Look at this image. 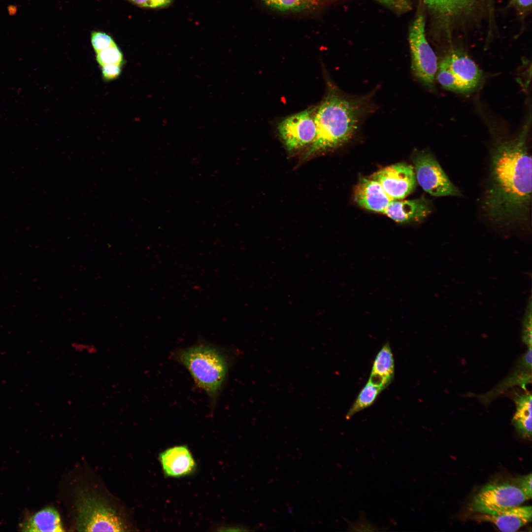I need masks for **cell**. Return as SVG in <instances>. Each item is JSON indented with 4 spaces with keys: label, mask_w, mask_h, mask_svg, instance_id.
<instances>
[{
    "label": "cell",
    "mask_w": 532,
    "mask_h": 532,
    "mask_svg": "<svg viewBox=\"0 0 532 532\" xmlns=\"http://www.w3.org/2000/svg\"><path fill=\"white\" fill-rule=\"evenodd\" d=\"M438 17L450 19L469 12L474 0H421Z\"/></svg>",
    "instance_id": "obj_20"
},
{
    "label": "cell",
    "mask_w": 532,
    "mask_h": 532,
    "mask_svg": "<svg viewBox=\"0 0 532 532\" xmlns=\"http://www.w3.org/2000/svg\"><path fill=\"white\" fill-rule=\"evenodd\" d=\"M381 3L398 10H406L409 8L407 0H377Z\"/></svg>",
    "instance_id": "obj_29"
},
{
    "label": "cell",
    "mask_w": 532,
    "mask_h": 532,
    "mask_svg": "<svg viewBox=\"0 0 532 532\" xmlns=\"http://www.w3.org/2000/svg\"><path fill=\"white\" fill-rule=\"evenodd\" d=\"M435 77L439 83L445 89L463 93L459 82L450 70L447 63L444 58L438 65Z\"/></svg>",
    "instance_id": "obj_22"
},
{
    "label": "cell",
    "mask_w": 532,
    "mask_h": 532,
    "mask_svg": "<svg viewBox=\"0 0 532 532\" xmlns=\"http://www.w3.org/2000/svg\"><path fill=\"white\" fill-rule=\"evenodd\" d=\"M96 54V60L100 66L109 64L123 65V55L116 44Z\"/></svg>",
    "instance_id": "obj_23"
},
{
    "label": "cell",
    "mask_w": 532,
    "mask_h": 532,
    "mask_svg": "<svg viewBox=\"0 0 532 532\" xmlns=\"http://www.w3.org/2000/svg\"><path fill=\"white\" fill-rule=\"evenodd\" d=\"M315 111L313 109L305 110L279 123L280 137L288 151L298 150L314 141L317 133Z\"/></svg>",
    "instance_id": "obj_8"
},
{
    "label": "cell",
    "mask_w": 532,
    "mask_h": 532,
    "mask_svg": "<svg viewBox=\"0 0 532 532\" xmlns=\"http://www.w3.org/2000/svg\"><path fill=\"white\" fill-rule=\"evenodd\" d=\"M91 41L96 53L116 44L109 34L97 31L91 33Z\"/></svg>",
    "instance_id": "obj_24"
},
{
    "label": "cell",
    "mask_w": 532,
    "mask_h": 532,
    "mask_svg": "<svg viewBox=\"0 0 532 532\" xmlns=\"http://www.w3.org/2000/svg\"><path fill=\"white\" fill-rule=\"evenodd\" d=\"M532 382V349L528 348L527 351L519 360L515 370L508 377L505 379L499 386L488 394L483 395L481 399L484 402L491 396H496L502 393L506 388L514 385L520 386L527 391L526 386Z\"/></svg>",
    "instance_id": "obj_17"
},
{
    "label": "cell",
    "mask_w": 532,
    "mask_h": 532,
    "mask_svg": "<svg viewBox=\"0 0 532 532\" xmlns=\"http://www.w3.org/2000/svg\"><path fill=\"white\" fill-rule=\"evenodd\" d=\"M355 199L362 207L383 213L393 200L381 185L371 178H363L359 182L355 191Z\"/></svg>",
    "instance_id": "obj_13"
},
{
    "label": "cell",
    "mask_w": 532,
    "mask_h": 532,
    "mask_svg": "<svg viewBox=\"0 0 532 532\" xmlns=\"http://www.w3.org/2000/svg\"><path fill=\"white\" fill-rule=\"evenodd\" d=\"M393 200L402 199L410 194L416 186V176L413 167L404 163H398L386 167L372 176Z\"/></svg>",
    "instance_id": "obj_9"
},
{
    "label": "cell",
    "mask_w": 532,
    "mask_h": 532,
    "mask_svg": "<svg viewBox=\"0 0 532 532\" xmlns=\"http://www.w3.org/2000/svg\"><path fill=\"white\" fill-rule=\"evenodd\" d=\"M532 400L531 393L527 391L514 399L516 409L512 424L518 433L527 439L532 437Z\"/></svg>",
    "instance_id": "obj_19"
},
{
    "label": "cell",
    "mask_w": 532,
    "mask_h": 532,
    "mask_svg": "<svg viewBox=\"0 0 532 532\" xmlns=\"http://www.w3.org/2000/svg\"><path fill=\"white\" fill-rule=\"evenodd\" d=\"M425 27V18L419 15L410 28L408 40L411 68L420 82L432 88L434 85L438 64L436 56L426 38Z\"/></svg>",
    "instance_id": "obj_5"
},
{
    "label": "cell",
    "mask_w": 532,
    "mask_h": 532,
    "mask_svg": "<svg viewBox=\"0 0 532 532\" xmlns=\"http://www.w3.org/2000/svg\"><path fill=\"white\" fill-rule=\"evenodd\" d=\"M413 163L418 182L425 191L434 197L462 196L429 151L417 152Z\"/></svg>",
    "instance_id": "obj_7"
},
{
    "label": "cell",
    "mask_w": 532,
    "mask_h": 532,
    "mask_svg": "<svg viewBox=\"0 0 532 532\" xmlns=\"http://www.w3.org/2000/svg\"><path fill=\"white\" fill-rule=\"evenodd\" d=\"M528 498L518 486L509 483H492L482 487L470 503L471 511L494 515L520 505Z\"/></svg>",
    "instance_id": "obj_6"
},
{
    "label": "cell",
    "mask_w": 532,
    "mask_h": 532,
    "mask_svg": "<svg viewBox=\"0 0 532 532\" xmlns=\"http://www.w3.org/2000/svg\"><path fill=\"white\" fill-rule=\"evenodd\" d=\"M131 3L142 8H148L149 0H128Z\"/></svg>",
    "instance_id": "obj_32"
},
{
    "label": "cell",
    "mask_w": 532,
    "mask_h": 532,
    "mask_svg": "<svg viewBox=\"0 0 532 532\" xmlns=\"http://www.w3.org/2000/svg\"><path fill=\"white\" fill-rule=\"evenodd\" d=\"M173 0H149L148 8H163L169 6Z\"/></svg>",
    "instance_id": "obj_30"
},
{
    "label": "cell",
    "mask_w": 532,
    "mask_h": 532,
    "mask_svg": "<svg viewBox=\"0 0 532 532\" xmlns=\"http://www.w3.org/2000/svg\"><path fill=\"white\" fill-rule=\"evenodd\" d=\"M444 59L459 82L463 93L472 91L480 84L482 73L475 63L465 53L453 51Z\"/></svg>",
    "instance_id": "obj_11"
},
{
    "label": "cell",
    "mask_w": 532,
    "mask_h": 532,
    "mask_svg": "<svg viewBox=\"0 0 532 532\" xmlns=\"http://www.w3.org/2000/svg\"><path fill=\"white\" fill-rule=\"evenodd\" d=\"M70 346L74 351L78 353L95 355L98 352V348L95 345L83 342H72L70 344Z\"/></svg>",
    "instance_id": "obj_27"
},
{
    "label": "cell",
    "mask_w": 532,
    "mask_h": 532,
    "mask_svg": "<svg viewBox=\"0 0 532 532\" xmlns=\"http://www.w3.org/2000/svg\"><path fill=\"white\" fill-rule=\"evenodd\" d=\"M103 79L110 81L117 78L122 71V65L109 64L100 66Z\"/></svg>",
    "instance_id": "obj_26"
},
{
    "label": "cell",
    "mask_w": 532,
    "mask_h": 532,
    "mask_svg": "<svg viewBox=\"0 0 532 532\" xmlns=\"http://www.w3.org/2000/svg\"><path fill=\"white\" fill-rule=\"evenodd\" d=\"M24 532L64 531L61 519L57 510L48 506L29 516L21 524Z\"/></svg>",
    "instance_id": "obj_16"
},
{
    "label": "cell",
    "mask_w": 532,
    "mask_h": 532,
    "mask_svg": "<svg viewBox=\"0 0 532 532\" xmlns=\"http://www.w3.org/2000/svg\"><path fill=\"white\" fill-rule=\"evenodd\" d=\"M432 209L431 201L421 197L412 200H393L383 213L398 222H417L428 216Z\"/></svg>",
    "instance_id": "obj_12"
},
{
    "label": "cell",
    "mask_w": 532,
    "mask_h": 532,
    "mask_svg": "<svg viewBox=\"0 0 532 532\" xmlns=\"http://www.w3.org/2000/svg\"><path fill=\"white\" fill-rule=\"evenodd\" d=\"M530 121L511 138L496 140L482 207L493 224L511 227L529 221L532 200V158L528 139Z\"/></svg>",
    "instance_id": "obj_1"
},
{
    "label": "cell",
    "mask_w": 532,
    "mask_h": 532,
    "mask_svg": "<svg viewBox=\"0 0 532 532\" xmlns=\"http://www.w3.org/2000/svg\"><path fill=\"white\" fill-rule=\"evenodd\" d=\"M382 391L379 387L367 381L347 412L346 419H350L357 413L372 405Z\"/></svg>",
    "instance_id": "obj_21"
},
{
    "label": "cell",
    "mask_w": 532,
    "mask_h": 532,
    "mask_svg": "<svg viewBox=\"0 0 532 532\" xmlns=\"http://www.w3.org/2000/svg\"><path fill=\"white\" fill-rule=\"evenodd\" d=\"M368 99L367 96L352 97L335 87H330L327 95L315 110L316 136L306 157L335 148L350 140L370 110Z\"/></svg>",
    "instance_id": "obj_2"
},
{
    "label": "cell",
    "mask_w": 532,
    "mask_h": 532,
    "mask_svg": "<svg viewBox=\"0 0 532 532\" xmlns=\"http://www.w3.org/2000/svg\"><path fill=\"white\" fill-rule=\"evenodd\" d=\"M348 523V529L350 531H378L377 527L370 522L364 515V513H362L360 517L356 522Z\"/></svg>",
    "instance_id": "obj_25"
},
{
    "label": "cell",
    "mask_w": 532,
    "mask_h": 532,
    "mask_svg": "<svg viewBox=\"0 0 532 532\" xmlns=\"http://www.w3.org/2000/svg\"><path fill=\"white\" fill-rule=\"evenodd\" d=\"M173 357L189 371L197 386L208 395L212 406H215L230 367L228 355L221 348L203 343L178 349Z\"/></svg>",
    "instance_id": "obj_3"
},
{
    "label": "cell",
    "mask_w": 532,
    "mask_h": 532,
    "mask_svg": "<svg viewBox=\"0 0 532 532\" xmlns=\"http://www.w3.org/2000/svg\"><path fill=\"white\" fill-rule=\"evenodd\" d=\"M75 526L79 532H124L126 527L104 498L86 489L78 491L75 502Z\"/></svg>",
    "instance_id": "obj_4"
},
{
    "label": "cell",
    "mask_w": 532,
    "mask_h": 532,
    "mask_svg": "<svg viewBox=\"0 0 532 532\" xmlns=\"http://www.w3.org/2000/svg\"><path fill=\"white\" fill-rule=\"evenodd\" d=\"M513 2L519 8L524 9L531 8L532 0H512Z\"/></svg>",
    "instance_id": "obj_31"
},
{
    "label": "cell",
    "mask_w": 532,
    "mask_h": 532,
    "mask_svg": "<svg viewBox=\"0 0 532 532\" xmlns=\"http://www.w3.org/2000/svg\"><path fill=\"white\" fill-rule=\"evenodd\" d=\"M158 460L166 477L180 478L194 474L198 465L186 445L168 447L159 454Z\"/></svg>",
    "instance_id": "obj_10"
},
{
    "label": "cell",
    "mask_w": 532,
    "mask_h": 532,
    "mask_svg": "<svg viewBox=\"0 0 532 532\" xmlns=\"http://www.w3.org/2000/svg\"><path fill=\"white\" fill-rule=\"evenodd\" d=\"M532 473H530L519 478L517 480L519 488L528 499H531L532 496Z\"/></svg>",
    "instance_id": "obj_28"
},
{
    "label": "cell",
    "mask_w": 532,
    "mask_h": 532,
    "mask_svg": "<svg viewBox=\"0 0 532 532\" xmlns=\"http://www.w3.org/2000/svg\"><path fill=\"white\" fill-rule=\"evenodd\" d=\"M531 506L518 505L494 515H485L501 531L514 532L532 521Z\"/></svg>",
    "instance_id": "obj_15"
},
{
    "label": "cell",
    "mask_w": 532,
    "mask_h": 532,
    "mask_svg": "<svg viewBox=\"0 0 532 532\" xmlns=\"http://www.w3.org/2000/svg\"><path fill=\"white\" fill-rule=\"evenodd\" d=\"M394 374L393 354L389 343L387 342L383 345L375 358L368 381L383 390L392 382Z\"/></svg>",
    "instance_id": "obj_14"
},
{
    "label": "cell",
    "mask_w": 532,
    "mask_h": 532,
    "mask_svg": "<svg viewBox=\"0 0 532 532\" xmlns=\"http://www.w3.org/2000/svg\"><path fill=\"white\" fill-rule=\"evenodd\" d=\"M269 9L284 14H308L323 8L329 0H260Z\"/></svg>",
    "instance_id": "obj_18"
}]
</instances>
